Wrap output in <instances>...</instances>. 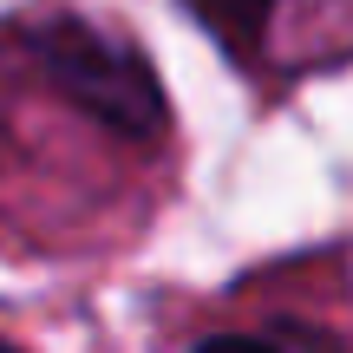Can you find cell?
Listing matches in <instances>:
<instances>
[{"instance_id": "7a4b0ae2", "label": "cell", "mask_w": 353, "mask_h": 353, "mask_svg": "<svg viewBox=\"0 0 353 353\" xmlns=\"http://www.w3.org/2000/svg\"><path fill=\"white\" fill-rule=\"evenodd\" d=\"M190 7L203 13V26H210L229 52H255L262 20H268V7H275V0H190Z\"/></svg>"}, {"instance_id": "6da1fadb", "label": "cell", "mask_w": 353, "mask_h": 353, "mask_svg": "<svg viewBox=\"0 0 353 353\" xmlns=\"http://www.w3.org/2000/svg\"><path fill=\"white\" fill-rule=\"evenodd\" d=\"M39 52H46L52 79H59L79 105H92L99 118H112L118 131H151L157 125L164 105H157V85H151V72H144L138 52L112 46L105 33H92V26H79V20L46 26V33H39Z\"/></svg>"}, {"instance_id": "277c9868", "label": "cell", "mask_w": 353, "mask_h": 353, "mask_svg": "<svg viewBox=\"0 0 353 353\" xmlns=\"http://www.w3.org/2000/svg\"><path fill=\"white\" fill-rule=\"evenodd\" d=\"M0 353H13V347H0Z\"/></svg>"}, {"instance_id": "3957f363", "label": "cell", "mask_w": 353, "mask_h": 353, "mask_svg": "<svg viewBox=\"0 0 353 353\" xmlns=\"http://www.w3.org/2000/svg\"><path fill=\"white\" fill-rule=\"evenodd\" d=\"M196 353H275V347H262V341H203Z\"/></svg>"}]
</instances>
